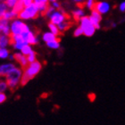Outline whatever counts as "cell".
<instances>
[{
  "mask_svg": "<svg viewBox=\"0 0 125 125\" xmlns=\"http://www.w3.org/2000/svg\"></svg>",
  "mask_w": 125,
  "mask_h": 125,
  "instance_id": "ab89813d",
  "label": "cell"
},
{
  "mask_svg": "<svg viewBox=\"0 0 125 125\" xmlns=\"http://www.w3.org/2000/svg\"><path fill=\"white\" fill-rule=\"evenodd\" d=\"M95 0H86V2H85V5H86V7L89 10H92L94 9V6H95Z\"/></svg>",
  "mask_w": 125,
  "mask_h": 125,
  "instance_id": "f546056e",
  "label": "cell"
},
{
  "mask_svg": "<svg viewBox=\"0 0 125 125\" xmlns=\"http://www.w3.org/2000/svg\"><path fill=\"white\" fill-rule=\"evenodd\" d=\"M39 13V7H38L36 4L33 2V3H31V5L25 6L21 12H19L18 17H19V19H21V20H23V21H26V20H31V19L36 18Z\"/></svg>",
  "mask_w": 125,
  "mask_h": 125,
  "instance_id": "3957f363",
  "label": "cell"
},
{
  "mask_svg": "<svg viewBox=\"0 0 125 125\" xmlns=\"http://www.w3.org/2000/svg\"><path fill=\"white\" fill-rule=\"evenodd\" d=\"M55 10H56V9H55V7H53L52 5H51V6H48V8H47V10L46 11V13H45V14H46V15H47V17H49L50 14H51V13H52Z\"/></svg>",
  "mask_w": 125,
  "mask_h": 125,
  "instance_id": "4dcf8cb0",
  "label": "cell"
},
{
  "mask_svg": "<svg viewBox=\"0 0 125 125\" xmlns=\"http://www.w3.org/2000/svg\"><path fill=\"white\" fill-rule=\"evenodd\" d=\"M0 34L4 35H11V30H10V23L9 21L6 19L0 18Z\"/></svg>",
  "mask_w": 125,
  "mask_h": 125,
  "instance_id": "8fae6325",
  "label": "cell"
},
{
  "mask_svg": "<svg viewBox=\"0 0 125 125\" xmlns=\"http://www.w3.org/2000/svg\"><path fill=\"white\" fill-rule=\"evenodd\" d=\"M22 73H23V71H22L21 67L20 68L15 66L7 75L5 76V79L7 82L9 89H14L21 84Z\"/></svg>",
  "mask_w": 125,
  "mask_h": 125,
  "instance_id": "7a4b0ae2",
  "label": "cell"
},
{
  "mask_svg": "<svg viewBox=\"0 0 125 125\" xmlns=\"http://www.w3.org/2000/svg\"><path fill=\"white\" fill-rule=\"evenodd\" d=\"M11 35H20L25 31H30V26L26 24L21 19L13 20L10 23Z\"/></svg>",
  "mask_w": 125,
  "mask_h": 125,
  "instance_id": "5b68a950",
  "label": "cell"
},
{
  "mask_svg": "<svg viewBox=\"0 0 125 125\" xmlns=\"http://www.w3.org/2000/svg\"><path fill=\"white\" fill-rule=\"evenodd\" d=\"M25 7V5H24L23 2L21 1V0H18V2H17V4L15 5V6L13 7V10L16 11L17 13H19V12H21L23 8Z\"/></svg>",
  "mask_w": 125,
  "mask_h": 125,
  "instance_id": "d4e9b609",
  "label": "cell"
},
{
  "mask_svg": "<svg viewBox=\"0 0 125 125\" xmlns=\"http://www.w3.org/2000/svg\"><path fill=\"white\" fill-rule=\"evenodd\" d=\"M83 16H85V12L82 8H78L73 11V17L75 21H80Z\"/></svg>",
  "mask_w": 125,
  "mask_h": 125,
  "instance_id": "ac0fdd59",
  "label": "cell"
},
{
  "mask_svg": "<svg viewBox=\"0 0 125 125\" xmlns=\"http://www.w3.org/2000/svg\"><path fill=\"white\" fill-rule=\"evenodd\" d=\"M48 29H49V31H51L52 33H54L55 35V36H59L61 33L60 30H59V28H58V26L56 25V24H54L52 23V22H50V23H48Z\"/></svg>",
  "mask_w": 125,
  "mask_h": 125,
  "instance_id": "ffe728a7",
  "label": "cell"
},
{
  "mask_svg": "<svg viewBox=\"0 0 125 125\" xmlns=\"http://www.w3.org/2000/svg\"><path fill=\"white\" fill-rule=\"evenodd\" d=\"M0 36H1V34H0Z\"/></svg>",
  "mask_w": 125,
  "mask_h": 125,
  "instance_id": "f35d334b",
  "label": "cell"
},
{
  "mask_svg": "<svg viewBox=\"0 0 125 125\" xmlns=\"http://www.w3.org/2000/svg\"><path fill=\"white\" fill-rule=\"evenodd\" d=\"M10 51L7 47H0V59H8Z\"/></svg>",
  "mask_w": 125,
  "mask_h": 125,
  "instance_id": "44dd1931",
  "label": "cell"
},
{
  "mask_svg": "<svg viewBox=\"0 0 125 125\" xmlns=\"http://www.w3.org/2000/svg\"><path fill=\"white\" fill-rule=\"evenodd\" d=\"M14 67L15 65L13 62H5V63L1 64L0 65V76L5 77Z\"/></svg>",
  "mask_w": 125,
  "mask_h": 125,
  "instance_id": "7c38bea8",
  "label": "cell"
},
{
  "mask_svg": "<svg viewBox=\"0 0 125 125\" xmlns=\"http://www.w3.org/2000/svg\"><path fill=\"white\" fill-rule=\"evenodd\" d=\"M18 13L16 11H14L13 9L12 10H7L4 13V15H3V18L4 19H6L8 21H12L13 19H15L16 17H18Z\"/></svg>",
  "mask_w": 125,
  "mask_h": 125,
  "instance_id": "5bb4252c",
  "label": "cell"
},
{
  "mask_svg": "<svg viewBox=\"0 0 125 125\" xmlns=\"http://www.w3.org/2000/svg\"><path fill=\"white\" fill-rule=\"evenodd\" d=\"M57 26H58V28H59V30H60L61 32H64L65 31H67V30L69 29V27H70V22L67 21H62V22L58 24Z\"/></svg>",
  "mask_w": 125,
  "mask_h": 125,
  "instance_id": "603a6c76",
  "label": "cell"
},
{
  "mask_svg": "<svg viewBox=\"0 0 125 125\" xmlns=\"http://www.w3.org/2000/svg\"><path fill=\"white\" fill-rule=\"evenodd\" d=\"M14 60L18 62L21 68H25L30 63L29 61H28V58H27V55H23L21 52L14 53Z\"/></svg>",
  "mask_w": 125,
  "mask_h": 125,
  "instance_id": "30bf717a",
  "label": "cell"
},
{
  "mask_svg": "<svg viewBox=\"0 0 125 125\" xmlns=\"http://www.w3.org/2000/svg\"><path fill=\"white\" fill-rule=\"evenodd\" d=\"M27 58H28V61L29 62H35L37 60V55H36V52L35 51H31V54L27 55Z\"/></svg>",
  "mask_w": 125,
  "mask_h": 125,
  "instance_id": "83f0119b",
  "label": "cell"
},
{
  "mask_svg": "<svg viewBox=\"0 0 125 125\" xmlns=\"http://www.w3.org/2000/svg\"><path fill=\"white\" fill-rule=\"evenodd\" d=\"M11 39V44L13 46V48L15 49L16 51H20L21 49V47H23L25 44H28L23 39L22 37L20 35H10Z\"/></svg>",
  "mask_w": 125,
  "mask_h": 125,
  "instance_id": "52a82bcc",
  "label": "cell"
},
{
  "mask_svg": "<svg viewBox=\"0 0 125 125\" xmlns=\"http://www.w3.org/2000/svg\"><path fill=\"white\" fill-rule=\"evenodd\" d=\"M17 2H18V0H5V4L7 5V7L10 9H13Z\"/></svg>",
  "mask_w": 125,
  "mask_h": 125,
  "instance_id": "f1b7e54d",
  "label": "cell"
},
{
  "mask_svg": "<svg viewBox=\"0 0 125 125\" xmlns=\"http://www.w3.org/2000/svg\"><path fill=\"white\" fill-rule=\"evenodd\" d=\"M91 22L93 23V25L96 27V30L100 29V22L102 21V14L96 10V9H92L90 15L89 16Z\"/></svg>",
  "mask_w": 125,
  "mask_h": 125,
  "instance_id": "ba28073f",
  "label": "cell"
},
{
  "mask_svg": "<svg viewBox=\"0 0 125 125\" xmlns=\"http://www.w3.org/2000/svg\"><path fill=\"white\" fill-rule=\"evenodd\" d=\"M55 1H57V0H49V2H51V3H52V2H55Z\"/></svg>",
  "mask_w": 125,
  "mask_h": 125,
  "instance_id": "74e56055",
  "label": "cell"
},
{
  "mask_svg": "<svg viewBox=\"0 0 125 125\" xmlns=\"http://www.w3.org/2000/svg\"><path fill=\"white\" fill-rule=\"evenodd\" d=\"M32 47H31V45L30 44H25L23 47H21V49L20 50V52L22 53L23 55H28L29 54H31V52L32 51Z\"/></svg>",
  "mask_w": 125,
  "mask_h": 125,
  "instance_id": "7402d4cb",
  "label": "cell"
},
{
  "mask_svg": "<svg viewBox=\"0 0 125 125\" xmlns=\"http://www.w3.org/2000/svg\"><path fill=\"white\" fill-rule=\"evenodd\" d=\"M47 46V47H49V48H51V49H55V50H57L59 49L61 47V42L59 39H54V40H52V41H49L47 42V43H46Z\"/></svg>",
  "mask_w": 125,
  "mask_h": 125,
  "instance_id": "d6986e66",
  "label": "cell"
},
{
  "mask_svg": "<svg viewBox=\"0 0 125 125\" xmlns=\"http://www.w3.org/2000/svg\"><path fill=\"white\" fill-rule=\"evenodd\" d=\"M48 18H49V20H50V22L58 25V24L62 22V21H66L67 16H66V14H65L63 12H62V11L55 10L51 14H50V16Z\"/></svg>",
  "mask_w": 125,
  "mask_h": 125,
  "instance_id": "8992f818",
  "label": "cell"
},
{
  "mask_svg": "<svg viewBox=\"0 0 125 125\" xmlns=\"http://www.w3.org/2000/svg\"><path fill=\"white\" fill-rule=\"evenodd\" d=\"M8 59H9L10 61L14 60V55H9V57H8Z\"/></svg>",
  "mask_w": 125,
  "mask_h": 125,
  "instance_id": "d590c367",
  "label": "cell"
},
{
  "mask_svg": "<svg viewBox=\"0 0 125 125\" xmlns=\"http://www.w3.org/2000/svg\"><path fill=\"white\" fill-rule=\"evenodd\" d=\"M33 2L35 3L37 5V6L39 7V13H45L46 11L47 10L48 6H49V5H48L49 0H34Z\"/></svg>",
  "mask_w": 125,
  "mask_h": 125,
  "instance_id": "4fadbf2b",
  "label": "cell"
},
{
  "mask_svg": "<svg viewBox=\"0 0 125 125\" xmlns=\"http://www.w3.org/2000/svg\"><path fill=\"white\" fill-rule=\"evenodd\" d=\"M27 42H28V44L31 45V46L32 45H37L39 42V37L35 35L33 31H30L29 37H28V39H27Z\"/></svg>",
  "mask_w": 125,
  "mask_h": 125,
  "instance_id": "e0dca14e",
  "label": "cell"
},
{
  "mask_svg": "<svg viewBox=\"0 0 125 125\" xmlns=\"http://www.w3.org/2000/svg\"><path fill=\"white\" fill-rule=\"evenodd\" d=\"M8 88L9 87H8V84L5 81V80H0V93H5Z\"/></svg>",
  "mask_w": 125,
  "mask_h": 125,
  "instance_id": "cb8c5ba5",
  "label": "cell"
},
{
  "mask_svg": "<svg viewBox=\"0 0 125 125\" xmlns=\"http://www.w3.org/2000/svg\"><path fill=\"white\" fill-rule=\"evenodd\" d=\"M11 44L10 36L1 34L0 36V47H7V46Z\"/></svg>",
  "mask_w": 125,
  "mask_h": 125,
  "instance_id": "9a60e30c",
  "label": "cell"
},
{
  "mask_svg": "<svg viewBox=\"0 0 125 125\" xmlns=\"http://www.w3.org/2000/svg\"><path fill=\"white\" fill-rule=\"evenodd\" d=\"M6 100V95L5 93H0V104Z\"/></svg>",
  "mask_w": 125,
  "mask_h": 125,
  "instance_id": "1f68e13d",
  "label": "cell"
},
{
  "mask_svg": "<svg viewBox=\"0 0 125 125\" xmlns=\"http://www.w3.org/2000/svg\"><path fill=\"white\" fill-rule=\"evenodd\" d=\"M94 9H96L97 12L101 13V14H106L111 9V5L108 2L105 1H101V2H96L95 4Z\"/></svg>",
  "mask_w": 125,
  "mask_h": 125,
  "instance_id": "9c48e42d",
  "label": "cell"
},
{
  "mask_svg": "<svg viewBox=\"0 0 125 125\" xmlns=\"http://www.w3.org/2000/svg\"><path fill=\"white\" fill-rule=\"evenodd\" d=\"M57 39V36H55V34L52 33L51 31H47V32H44L43 35H42V40L46 43L49 41H52L54 39Z\"/></svg>",
  "mask_w": 125,
  "mask_h": 125,
  "instance_id": "2e32d148",
  "label": "cell"
},
{
  "mask_svg": "<svg viewBox=\"0 0 125 125\" xmlns=\"http://www.w3.org/2000/svg\"><path fill=\"white\" fill-rule=\"evenodd\" d=\"M73 35H74V37H76V38H79V37H81L83 35V30H82V28H81V26L77 27L74 31H73Z\"/></svg>",
  "mask_w": 125,
  "mask_h": 125,
  "instance_id": "4316f807",
  "label": "cell"
},
{
  "mask_svg": "<svg viewBox=\"0 0 125 125\" xmlns=\"http://www.w3.org/2000/svg\"><path fill=\"white\" fill-rule=\"evenodd\" d=\"M79 21H80V26L83 30V35H85L86 37H89V38L93 36L96 32V29L91 22L89 16H83Z\"/></svg>",
  "mask_w": 125,
  "mask_h": 125,
  "instance_id": "277c9868",
  "label": "cell"
},
{
  "mask_svg": "<svg viewBox=\"0 0 125 125\" xmlns=\"http://www.w3.org/2000/svg\"><path fill=\"white\" fill-rule=\"evenodd\" d=\"M21 1H22V2H23L24 5H25V6H27V5H31V3H33V1H34V0H21Z\"/></svg>",
  "mask_w": 125,
  "mask_h": 125,
  "instance_id": "e575fe53",
  "label": "cell"
},
{
  "mask_svg": "<svg viewBox=\"0 0 125 125\" xmlns=\"http://www.w3.org/2000/svg\"><path fill=\"white\" fill-rule=\"evenodd\" d=\"M75 3H77V4H81V3H82V2H84L85 0H73Z\"/></svg>",
  "mask_w": 125,
  "mask_h": 125,
  "instance_id": "8d00e7d4",
  "label": "cell"
},
{
  "mask_svg": "<svg viewBox=\"0 0 125 125\" xmlns=\"http://www.w3.org/2000/svg\"><path fill=\"white\" fill-rule=\"evenodd\" d=\"M8 7L5 2H0V18H2L3 15H4V13L7 11Z\"/></svg>",
  "mask_w": 125,
  "mask_h": 125,
  "instance_id": "484cf974",
  "label": "cell"
},
{
  "mask_svg": "<svg viewBox=\"0 0 125 125\" xmlns=\"http://www.w3.org/2000/svg\"><path fill=\"white\" fill-rule=\"evenodd\" d=\"M42 69V64L39 61H35V62H30L26 67L24 68L23 73H22V77H21V85H25L31 81L33 78H35Z\"/></svg>",
  "mask_w": 125,
  "mask_h": 125,
  "instance_id": "6da1fadb",
  "label": "cell"
},
{
  "mask_svg": "<svg viewBox=\"0 0 125 125\" xmlns=\"http://www.w3.org/2000/svg\"><path fill=\"white\" fill-rule=\"evenodd\" d=\"M119 9H120L121 12H125V1L121 3L120 5H119Z\"/></svg>",
  "mask_w": 125,
  "mask_h": 125,
  "instance_id": "836d02e7",
  "label": "cell"
},
{
  "mask_svg": "<svg viewBox=\"0 0 125 125\" xmlns=\"http://www.w3.org/2000/svg\"><path fill=\"white\" fill-rule=\"evenodd\" d=\"M51 5H52L53 7H55L56 10L57 9H60V4L57 2V1H55V2H52L51 3Z\"/></svg>",
  "mask_w": 125,
  "mask_h": 125,
  "instance_id": "d6a6232c",
  "label": "cell"
}]
</instances>
